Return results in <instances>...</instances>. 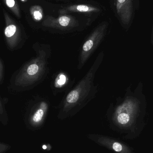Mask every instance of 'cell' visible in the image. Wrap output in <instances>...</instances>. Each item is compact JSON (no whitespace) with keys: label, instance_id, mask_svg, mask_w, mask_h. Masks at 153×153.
<instances>
[{"label":"cell","instance_id":"obj_8","mask_svg":"<svg viewBox=\"0 0 153 153\" xmlns=\"http://www.w3.org/2000/svg\"><path fill=\"white\" fill-rule=\"evenodd\" d=\"M47 101L43 100L36 105L34 112L31 117V121L35 125H39L45 119L49 109Z\"/></svg>","mask_w":153,"mask_h":153},{"label":"cell","instance_id":"obj_11","mask_svg":"<svg viewBox=\"0 0 153 153\" xmlns=\"http://www.w3.org/2000/svg\"><path fill=\"white\" fill-rule=\"evenodd\" d=\"M70 81L69 77L66 73H60L56 77L53 82V86L56 91H63L66 87Z\"/></svg>","mask_w":153,"mask_h":153},{"label":"cell","instance_id":"obj_4","mask_svg":"<svg viewBox=\"0 0 153 153\" xmlns=\"http://www.w3.org/2000/svg\"><path fill=\"white\" fill-rule=\"evenodd\" d=\"M107 24H101L88 36L81 47L77 69L81 70L102 43L107 32Z\"/></svg>","mask_w":153,"mask_h":153},{"label":"cell","instance_id":"obj_10","mask_svg":"<svg viewBox=\"0 0 153 153\" xmlns=\"http://www.w3.org/2000/svg\"><path fill=\"white\" fill-rule=\"evenodd\" d=\"M62 12H74L91 13L98 12L100 11L99 8L94 6H90L86 4H75L68 6L65 10Z\"/></svg>","mask_w":153,"mask_h":153},{"label":"cell","instance_id":"obj_5","mask_svg":"<svg viewBox=\"0 0 153 153\" xmlns=\"http://www.w3.org/2000/svg\"><path fill=\"white\" fill-rule=\"evenodd\" d=\"M43 25L47 27L66 30L75 28L78 26V23L73 17L69 15H63L57 19L48 17L44 21Z\"/></svg>","mask_w":153,"mask_h":153},{"label":"cell","instance_id":"obj_6","mask_svg":"<svg viewBox=\"0 0 153 153\" xmlns=\"http://www.w3.org/2000/svg\"><path fill=\"white\" fill-rule=\"evenodd\" d=\"M133 8V0H116L117 13L124 25H128L131 22Z\"/></svg>","mask_w":153,"mask_h":153},{"label":"cell","instance_id":"obj_13","mask_svg":"<svg viewBox=\"0 0 153 153\" xmlns=\"http://www.w3.org/2000/svg\"><path fill=\"white\" fill-rule=\"evenodd\" d=\"M6 5L18 17H20L19 9L15 0H4Z\"/></svg>","mask_w":153,"mask_h":153},{"label":"cell","instance_id":"obj_15","mask_svg":"<svg viewBox=\"0 0 153 153\" xmlns=\"http://www.w3.org/2000/svg\"><path fill=\"white\" fill-rule=\"evenodd\" d=\"M3 112V106L2 103L0 100V114Z\"/></svg>","mask_w":153,"mask_h":153},{"label":"cell","instance_id":"obj_9","mask_svg":"<svg viewBox=\"0 0 153 153\" xmlns=\"http://www.w3.org/2000/svg\"><path fill=\"white\" fill-rule=\"evenodd\" d=\"M4 33L9 47L11 49L16 47L19 43V32L16 25L10 24L6 26Z\"/></svg>","mask_w":153,"mask_h":153},{"label":"cell","instance_id":"obj_16","mask_svg":"<svg viewBox=\"0 0 153 153\" xmlns=\"http://www.w3.org/2000/svg\"><path fill=\"white\" fill-rule=\"evenodd\" d=\"M151 42H152V44L153 45V26L152 27V39H151Z\"/></svg>","mask_w":153,"mask_h":153},{"label":"cell","instance_id":"obj_7","mask_svg":"<svg viewBox=\"0 0 153 153\" xmlns=\"http://www.w3.org/2000/svg\"><path fill=\"white\" fill-rule=\"evenodd\" d=\"M95 139L99 143L118 153H134L124 144L108 137L98 136Z\"/></svg>","mask_w":153,"mask_h":153},{"label":"cell","instance_id":"obj_1","mask_svg":"<svg viewBox=\"0 0 153 153\" xmlns=\"http://www.w3.org/2000/svg\"><path fill=\"white\" fill-rule=\"evenodd\" d=\"M104 56L103 52L99 53L85 75L64 97L59 106V117L64 118L76 114L94 98L98 92L94 77Z\"/></svg>","mask_w":153,"mask_h":153},{"label":"cell","instance_id":"obj_17","mask_svg":"<svg viewBox=\"0 0 153 153\" xmlns=\"http://www.w3.org/2000/svg\"><path fill=\"white\" fill-rule=\"evenodd\" d=\"M22 1H26V0H21Z\"/></svg>","mask_w":153,"mask_h":153},{"label":"cell","instance_id":"obj_2","mask_svg":"<svg viewBox=\"0 0 153 153\" xmlns=\"http://www.w3.org/2000/svg\"><path fill=\"white\" fill-rule=\"evenodd\" d=\"M36 56L22 68L14 79V84L21 87H30L45 79L49 72L52 48L49 45L36 47Z\"/></svg>","mask_w":153,"mask_h":153},{"label":"cell","instance_id":"obj_12","mask_svg":"<svg viewBox=\"0 0 153 153\" xmlns=\"http://www.w3.org/2000/svg\"><path fill=\"white\" fill-rule=\"evenodd\" d=\"M30 12L34 20L40 21L43 18V11L41 7L39 5H35L30 8Z\"/></svg>","mask_w":153,"mask_h":153},{"label":"cell","instance_id":"obj_14","mask_svg":"<svg viewBox=\"0 0 153 153\" xmlns=\"http://www.w3.org/2000/svg\"><path fill=\"white\" fill-rule=\"evenodd\" d=\"M3 77V66L2 63L0 61V82H1Z\"/></svg>","mask_w":153,"mask_h":153},{"label":"cell","instance_id":"obj_3","mask_svg":"<svg viewBox=\"0 0 153 153\" xmlns=\"http://www.w3.org/2000/svg\"><path fill=\"white\" fill-rule=\"evenodd\" d=\"M141 103L133 96H126L113 109L112 120L115 125L123 128L132 126L139 115Z\"/></svg>","mask_w":153,"mask_h":153}]
</instances>
